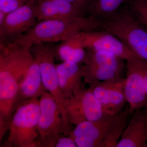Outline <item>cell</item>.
Wrapping results in <instances>:
<instances>
[{"label":"cell","mask_w":147,"mask_h":147,"mask_svg":"<svg viewBox=\"0 0 147 147\" xmlns=\"http://www.w3.org/2000/svg\"><path fill=\"white\" fill-rule=\"evenodd\" d=\"M33 44L25 34L9 42L0 43V135L9 128L20 85L34 59Z\"/></svg>","instance_id":"6da1fadb"},{"label":"cell","mask_w":147,"mask_h":147,"mask_svg":"<svg viewBox=\"0 0 147 147\" xmlns=\"http://www.w3.org/2000/svg\"><path fill=\"white\" fill-rule=\"evenodd\" d=\"M102 29V21L90 16L39 21L25 34L36 42H59L82 32Z\"/></svg>","instance_id":"7a4b0ae2"},{"label":"cell","mask_w":147,"mask_h":147,"mask_svg":"<svg viewBox=\"0 0 147 147\" xmlns=\"http://www.w3.org/2000/svg\"><path fill=\"white\" fill-rule=\"evenodd\" d=\"M102 21V29L115 36L147 64V31L129 7L120 8L113 16Z\"/></svg>","instance_id":"3957f363"},{"label":"cell","mask_w":147,"mask_h":147,"mask_svg":"<svg viewBox=\"0 0 147 147\" xmlns=\"http://www.w3.org/2000/svg\"><path fill=\"white\" fill-rule=\"evenodd\" d=\"M39 98L29 99L18 105L11 119L7 144L12 147H39Z\"/></svg>","instance_id":"277c9868"},{"label":"cell","mask_w":147,"mask_h":147,"mask_svg":"<svg viewBox=\"0 0 147 147\" xmlns=\"http://www.w3.org/2000/svg\"><path fill=\"white\" fill-rule=\"evenodd\" d=\"M50 42H36L31 47V53L39 66L41 78L47 91L55 98L60 110L65 126L69 133L71 130L64 107V97L60 88L55 64V47Z\"/></svg>","instance_id":"5b68a950"},{"label":"cell","mask_w":147,"mask_h":147,"mask_svg":"<svg viewBox=\"0 0 147 147\" xmlns=\"http://www.w3.org/2000/svg\"><path fill=\"white\" fill-rule=\"evenodd\" d=\"M87 50L83 67V79L89 84L108 81L122 76L124 60L113 53Z\"/></svg>","instance_id":"8992f818"},{"label":"cell","mask_w":147,"mask_h":147,"mask_svg":"<svg viewBox=\"0 0 147 147\" xmlns=\"http://www.w3.org/2000/svg\"><path fill=\"white\" fill-rule=\"evenodd\" d=\"M69 121L76 125L84 121L97 120L105 116L102 107L89 87L76 90L71 97L64 99Z\"/></svg>","instance_id":"52a82bcc"},{"label":"cell","mask_w":147,"mask_h":147,"mask_svg":"<svg viewBox=\"0 0 147 147\" xmlns=\"http://www.w3.org/2000/svg\"><path fill=\"white\" fill-rule=\"evenodd\" d=\"M39 105L38 129L40 136L39 147L43 142L60 134L69 136L59 108L50 93L46 92L39 98Z\"/></svg>","instance_id":"ba28073f"},{"label":"cell","mask_w":147,"mask_h":147,"mask_svg":"<svg viewBox=\"0 0 147 147\" xmlns=\"http://www.w3.org/2000/svg\"><path fill=\"white\" fill-rule=\"evenodd\" d=\"M119 113L105 116L97 120L80 123L72 129L69 136L74 140L77 147H100L118 118Z\"/></svg>","instance_id":"9c48e42d"},{"label":"cell","mask_w":147,"mask_h":147,"mask_svg":"<svg viewBox=\"0 0 147 147\" xmlns=\"http://www.w3.org/2000/svg\"><path fill=\"white\" fill-rule=\"evenodd\" d=\"M125 84V78L122 76L89 84V87L100 103L105 116L118 114L127 102Z\"/></svg>","instance_id":"30bf717a"},{"label":"cell","mask_w":147,"mask_h":147,"mask_svg":"<svg viewBox=\"0 0 147 147\" xmlns=\"http://www.w3.org/2000/svg\"><path fill=\"white\" fill-rule=\"evenodd\" d=\"M36 0H31L8 13L0 25V43L9 42L26 33L37 22Z\"/></svg>","instance_id":"8fae6325"},{"label":"cell","mask_w":147,"mask_h":147,"mask_svg":"<svg viewBox=\"0 0 147 147\" xmlns=\"http://www.w3.org/2000/svg\"><path fill=\"white\" fill-rule=\"evenodd\" d=\"M125 93L129 114L147 107L142 60L138 57L127 61Z\"/></svg>","instance_id":"7c38bea8"},{"label":"cell","mask_w":147,"mask_h":147,"mask_svg":"<svg viewBox=\"0 0 147 147\" xmlns=\"http://www.w3.org/2000/svg\"><path fill=\"white\" fill-rule=\"evenodd\" d=\"M80 36L86 50L109 52L126 61L138 57L118 38L104 29L82 32Z\"/></svg>","instance_id":"4fadbf2b"},{"label":"cell","mask_w":147,"mask_h":147,"mask_svg":"<svg viewBox=\"0 0 147 147\" xmlns=\"http://www.w3.org/2000/svg\"><path fill=\"white\" fill-rule=\"evenodd\" d=\"M147 144V109L134 111L116 147H146Z\"/></svg>","instance_id":"5bb4252c"},{"label":"cell","mask_w":147,"mask_h":147,"mask_svg":"<svg viewBox=\"0 0 147 147\" xmlns=\"http://www.w3.org/2000/svg\"><path fill=\"white\" fill-rule=\"evenodd\" d=\"M36 13L39 21L82 17L84 13L65 0H36Z\"/></svg>","instance_id":"9a60e30c"},{"label":"cell","mask_w":147,"mask_h":147,"mask_svg":"<svg viewBox=\"0 0 147 147\" xmlns=\"http://www.w3.org/2000/svg\"><path fill=\"white\" fill-rule=\"evenodd\" d=\"M47 92L42 82L39 66L34 59L19 87L14 102V112L22 102L32 98H39Z\"/></svg>","instance_id":"2e32d148"},{"label":"cell","mask_w":147,"mask_h":147,"mask_svg":"<svg viewBox=\"0 0 147 147\" xmlns=\"http://www.w3.org/2000/svg\"><path fill=\"white\" fill-rule=\"evenodd\" d=\"M56 66L61 91L64 99L68 98L82 87L84 74L83 65L73 62L64 61Z\"/></svg>","instance_id":"e0dca14e"},{"label":"cell","mask_w":147,"mask_h":147,"mask_svg":"<svg viewBox=\"0 0 147 147\" xmlns=\"http://www.w3.org/2000/svg\"><path fill=\"white\" fill-rule=\"evenodd\" d=\"M80 34L61 41L55 47V58L62 62L84 63L86 58L87 50L83 46Z\"/></svg>","instance_id":"ac0fdd59"},{"label":"cell","mask_w":147,"mask_h":147,"mask_svg":"<svg viewBox=\"0 0 147 147\" xmlns=\"http://www.w3.org/2000/svg\"><path fill=\"white\" fill-rule=\"evenodd\" d=\"M124 0H93L88 11L90 16L101 21L113 16L120 8Z\"/></svg>","instance_id":"d6986e66"},{"label":"cell","mask_w":147,"mask_h":147,"mask_svg":"<svg viewBox=\"0 0 147 147\" xmlns=\"http://www.w3.org/2000/svg\"><path fill=\"white\" fill-rule=\"evenodd\" d=\"M128 108L120 112L118 118L105 139L100 147H116L126 127L127 117L129 115Z\"/></svg>","instance_id":"ffe728a7"},{"label":"cell","mask_w":147,"mask_h":147,"mask_svg":"<svg viewBox=\"0 0 147 147\" xmlns=\"http://www.w3.org/2000/svg\"><path fill=\"white\" fill-rule=\"evenodd\" d=\"M129 10L147 31V0H129Z\"/></svg>","instance_id":"44dd1931"},{"label":"cell","mask_w":147,"mask_h":147,"mask_svg":"<svg viewBox=\"0 0 147 147\" xmlns=\"http://www.w3.org/2000/svg\"><path fill=\"white\" fill-rule=\"evenodd\" d=\"M41 147H76V143L71 137L61 134L42 144Z\"/></svg>","instance_id":"7402d4cb"},{"label":"cell","mask_w":147,"mask_h":147,"mask_svg":"<svg viewBox=\"0 0 147 147\" xmlns=\"http://www.w3.org/2000/svg\"><path fill=\"white\" fill-rule=\"evenodd\" d=\"M31 0H0V11L8 14Z\"/></svg>","instance_id":"603a6c76"},{"label":"cell","mask_w":147,"mask_h":147,"mask_svg":"<svg viewBox=\"0 0 147 147\" xmlns=\"http://www.w3.org/2000/svg\"><path fill=\"white\" fill-rule=\"evenodd\" d=\"M71 3L76 8L85 13L88 11L93 0H65Z\"/></svg>","instance_id":"cb8c5ba5"},{"label":"cell","mask_w":147,"mask_h":147,"mask_svg":"<svg viewBox=\"0 0 147 147\" xmlns=\"http://www.w3.org/2000/svg\"><path fill=\"white\" fill-rule=\"evenodd\" d=\"M142 68L144 73V81L145 89L147 94V64L144 61L142 60Z\"/></svg>","instance_id":"d4e9b609"},{"label":"cell","mask_w":147,"mask_h":147,"mask_svg":"<svg viewBox=\"0 0 147 147\" xmlns=\"http://www.w3.org/2000/svg\"><path fill=\"white\" fill-rule=\"evenodd\" d=\"M146 147H147V146Z\"/></svg>","instance_id":"484cf974"},{"label":"cell","mask_w":147,"mask_h":147,"mask_svg":"<svg viewBox=\"0 0 147 147\" xmlns=\"http://www.w3.org/2000/svg\"><path fill=\"white\" fill-rule=\"evenodd\" d=\"M147 109V107H146Z\"/></svg>","instance_id":"4316f807"}]
</instances>
